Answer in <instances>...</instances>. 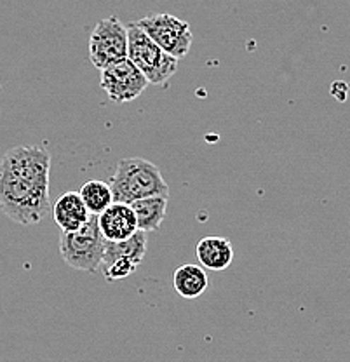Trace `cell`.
Here are the masks:
<instances>
[{
    "instance_id": "cell-12",
    "label": "cell",
    "mask_w": 350,
    "mask_h": 362,
    "mask_svg": "<svg viewBox=\"0 0 350 362\" xmlns=\"http://www.w3.org/2000/svg\"><path fill=\"white\" fill-rule=\"evenodd\" d=\"M146 244H148L146 232H141V230H138L131 239L122 240V243H108L107 240L103 265L101 267H107L110 263L119 262V259H131V262L141 265L146 255Z\"/></svg>"
},
{
    "instance_id": "cell-15",
    "label": "cell",
    "mask_w": 350,
    "mask_h": 362,
    "mask_svg": "<svg viewBox=\"0 0 350 362\" xmlns=\"http://www.w3.org/2000/svg\"><path fill=\"white\" fill-rule=\"evenodd\" d=\"M138 267L140 265L131 262V259H119V262L110 263V265L101 267V270H103L107 281L114 282V281H122V279H127L129 275H133L134 272L138 270Z\"/></svg>"
},
{
    "instance_id": "cell-10",
    "label": "cell",
    "mask_w": 350,
    "mask_h": 362,
    "mask_svg": "<svg viewBox=\"0 0 350 362\" xmlns=\"http://www.w3.org/2000/svg\"><path fill=\"white\" fill-rule=\"evenodd\" d=\"M195 256L204 269L214 272L227 270L233 262V246L225 237H202L195 246Z\"/></svg>"
},
{
    "instance_id": "cell-3",
    "label": "cell",
    "mask_w": 350,
    "mask_h": 362,
    "mask_svg": "<svg viewBox=\"0 0 350 362\" xmlns=\"http://www.w3.org/2000/svg\"><path fill=\"white\" fill-rule=\"evenodd\" d=\"M107 239L98 225V216L93 214L84 228L77 232H63L59 239V252L65 263L81 272L100 270L103 265Z\"/></svg>"
},
{
    "instance_id": "cell-14",
    "label": "cell",
    "mask_w": 350,
    "mask_h": 362,
    "mask_svg": "<svg viewBox=\"0 0 350 362\" xmlns=\"http://www.w3.org/2000/svg\"><path fill=\"white\" fill-rule=\"evenodd\" d=\"M78 194H81L82 201H84L89 213L96 214V216L105 213L115 202L110 183H105V181L100 180L86 181L81 190H78Z\"/></svg>"
},
{
    "instance_id": "cell-11",
    "label": "cell",
    "mask_w": 350,
    "mask_h": 362,
    "mask_svg": "<svg viewBox=\"0 0 350 362\" xmlns=\"http://www.w3.org/2000/svg\"><path fill=\"white\" fill-rule=\"evenodd\" d=\"M173 284L176 293L185 300H195L202 296L209 288V279L206 270L199 265H180L173 275Z\"/></svg>"
},
{
    "instance_id": "cell-9",
    "label": "cell",
    "mask_w": 350,
    "mask_h": 362,
    "mask_svg": "<svg viewBox=\"0 0 350 362\" xmlns=\"http://www.w3.org/2000/svg\"><path fill=\"white\" fill-rule=\"evenodd\" d=\"M52 216L62 232H77L88 225L93 214L86 207L78 192H66L52 206Z\"/></svg>"
},
{
    "instance_id": "cell-2",
    "label": "cell",
    "mask_w": 350,
    "mask_h": 362,
    "mask_svg": "<svg viewBox=\"0 0 350 362\" xmlns=\"http://www.w3.org/2000/svg\"><path fill=\"white\" fill-rule=\"evenodd\" d=\"M110 188L115 202L129 206L141 199L169 195V187L161 169L153 162L140 157L119 160L110 178Z\"/></svg>"
},
{
    "instance_id": "cell-1",
    "label": "cell",
    "mask_w": 350,
    "mask_h": 362,
    "mask_svg": "<svg viewBox=\"0 0 350 362\" xmlns=\"http://www.w3.org/2000/svg\"><path fill=\"white\" fill-rule=\"evenodd\" d=\"M51 156L42 146H16L0 158V209L20 225H37L51 211Z\"/></svg>"
},
{
    "instance_id": "cell-7",
    "label": "cell",
    "mask_w": 350,
    "mask_h": 362,
    "mask_svg": "<svg viewBox=\"0 0 350 362\" xmlns=\"http://www.w3.org/2000/svg\"><path fill=\"white\" fill-rule=\"evenodd\" d=\"M148 84L150 82L146 81L140 68L129 58L120 59L101 70V88L114 103H127L136 100Z\"/></svg>"
},
{
    "instance_id": "cell-8",
    "label": "cell",
    "mask_w": 350,
    "mask_h": 362,
    "mask_svg": "<svg viewBox=\"0 0 350 362\" xmlns=\"http://www.w3.org/2000/svg\"><path fill=\"white\" fill-rule=\"evenodd\" d=\"M101 233L108 243H122L138 232V220L129 204L114 202L98 216Z\"/></svg>"
},
{
    "instance_id": "cell-6",
    "label": "cell",
    "mask_w": 350,
    "mask_h": 362,
    "mask_svg": "<svg viewBox=\"0 0 350 362\" xmlns=\"http://www.w3.org/2000/svg\"><path fill=\"white\" fill-rule=\"evenodd\" d=\"M136 25L153 42L178 62L190 52L194 37H192L190 25L187 21L180 20L173 14L152 13L136 21Z\"/></svg>"
},
{
    "instance_id": "cell-5",
    "label": "cell",
    "mask_w": 350,
    "mask_h": 362,
    "mask_svg": "<svg viewBox=\"0 0 350 362\" xmlns=\"http://www.w3.org/2000/svg\"><path fill=\"white\" fill-rule=\"evenodd\" d=\"M127 49V26L122 25L119 18L108 16L96 23L89 37V58L98 70H105L120 59H126Z\"/></svg>"
},
{
    "instance_id": "cell-4",
    "label": "cell",
    "mask_w": 350,
    "mask_h": 362,
    "mask_svg": "<svg viewBox=\"0 0 350 362\" xmlns=\"http://www.w3.org/2000/svg\"><path fill=\"white\" fill-rule=\"evenodd\" d=\"M127 35H129L127 58L140 68L150 84H165L178 70V59L153 42L136 23L127 25Z\"/></svg>"
},
{
    "instance_id": "cell-13",
    "label": "cell",
    "mask_w": 350,
    "mask_h": 362,
    "mask_svg": "<svg viewBox=\"0 0 350 362\" xmlns=\"http://www.w3.org/2000/svg\"><path fill=\"white\" fill-rule=\"evenodd\" d=\"M138 220V228L141 232H157L163 225L168 209V197L165 195H156V197L141 199L131 204Z\"/></svg>"
}]
</instances>
